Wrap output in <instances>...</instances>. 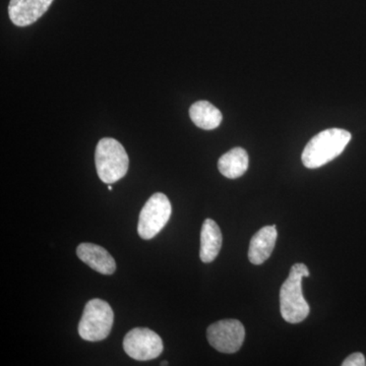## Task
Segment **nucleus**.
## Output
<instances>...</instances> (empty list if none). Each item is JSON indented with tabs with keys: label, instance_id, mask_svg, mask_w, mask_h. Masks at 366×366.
Segmentation results:
<instances>
[{
	"label": "nucleus",
	"instance_id": "obj_12",
	"mask_svg": "<svg viewBox=\"0 0 366 366\" xmlns=\"http://www.w3.org/2000/svg\"><path fill=\"white\" fill-rule=\"evenodd\" d=\"M249 155L242 148H234L219 159L218 168L224 177L236 179L249 169Z\"/></svg>",
	"mask_w": 366,
	"mask_h": 366
},
{
	"label": "nucleus",
	"instance_id": "obj_10",
	"mask_svg": "<svg viewBox=\"0 0 366 366\" xmlns=\"http://www.w3.org/2000/svg\"><path fill=\"white\" fill-rule=\"evenodd\" d=\"M276 226H266L257 231L250 240L249 259L252 264H262L271 257L276 244Z\"/></svg>",
	"mask_w": 366,
	"mask_h": 366
},
{
	"label": "nucleus",
	"instance_id": "obj_5",
	"mask_svg": "<svg viewBox=\"0 0 366 366\" xmlns=\"http://www.w3.org/2000/svg\"><path fill=\"white\" fill-rule=\"evenodd\" d=\"M172 208L168 197L162 192L153 194L139 213L137 232L141 238L150 240L160 232L169 221Z\"/></svg>",
	"mask_w": 366,
	"mask_h": 366
},
{
	"label": "nucleus",
	"instance_id": "obj_7",
	"mask_svg": "<svg viewBox=\"0 0 366 366\" xmlns=\"http://www.w3.org/2000/svg\"><path fill=\"white\" fill-rule=\"evenodd\" d=\"M160 336L147 327H136L125 335L124 349L129 357L148 361L159 357L163 351Z\"/></svg>",
	"mask_w": 366,
	"mask_h": 366
},
{
	"label": "nucleus",
	"instance_id": "obj_14",
	"mask_svg": "<svg viewBox=\"0 0 366 366\" xmlns=\"http://www.w3.org/2000/svg\"><path fill=\"white\" fill-rule=\"evenodd\" d=\"M343 366H365V357L362 353H353L342 363Z\"/></svg>",
	"mask_w": 366,
	"mask_h": 366
},
{
	"label": "nucleus",
	"instance_id": "obj_6",
	"mask_svg": "<svg viewBox=\"0 0 366 366\" xmlns=\"http://www.w3.org/2000/svg\"><path fill=\"white\" fill-rule=\"evenodd\" d=\"M207 338L219 352L235 353L242 348L244 341V327L237 320H219L208 327Z\"/></svg>",
	"mask_w": 366,
	"mask_h": 366
},
{
	"label": "nucleus",
	"instance_id": "obj_16",
	"mask_svg": "<svg viewBox=\"0 0 366 366\" xmlns=\"http://www.w3.org/2000/svg\"><path fill=\"white\" fill-rule=\"evenodd\" d=\"M108 189L112 190V184L108 185Z\"/></svg>",
	"mask_w": 366,
	"mask_h": 366
},
{
	"label": "nucleus",
	"instance_id": "obj_11",
	"mask_svg": "<svg viewBox=\"0 0 366 366\" xmlns=\"http://www.w3.org/2000/svg\"><path fill=\"white\" fill-rule=\"evenodd\" d=\"M222 242V233L218 224L212 219H206L201 232L199 257L202 262L206 264L213 262L220 252Z\"/></svg>",
	"mask_w": 366,
	"mask_h": 366
},
{
	"label": "nucleus",
	"instance_id": "obj_2",
	"mask_svg": "<svg viewBox=\"0 0 366 366\" xmlns=\"http://www.w3.org/2000/svg\"><path fill=\"white\" fill-rule=\"evenodd\" d=\"M310 277V271L305 264H293L288 278L280 290V310L282 317L290 324L303 322L310 315V305L302 293V279Z\"/></svg>",
	"mask_w": 366,
	"mask_h": 366
},
{
	"label": "nucleus",
	"instance_id": "obj_15",
	"mask_svg": "<svg viewBox=\"0 0 366 366\" xmlns=\"http://www.w3.org/2000/svg\"><path fill=\"white\" fill-rule=\"evenodd\" d=\"M161 365H168V362H166V361H163V362L161 363Z\"/></svg>",
	"mask_w": 366,
	"mask_h": 366
},
{
	"label": "nucleus",
	"instance_id": "obj_9",
	"mask_svg": "<svg viewBox=\"0 0 366 366\" xmlns=\"http://www.w3.org/2000/svg\"><path fill=\"white\" fill-rule=\"evenodd\" d=\"M76 254L81 262L98 273L112 274L117 269V262L112 255L100 245L81 243L76 249Z\"/></svg>",
	"mask_w": 366,
	"mask_h": 366
},
{
	"label": "nucleus",
	"instance_id": "obj_3",
	"mask_svg": "<svg viewBox=\"0 0 366 366\" xmlns=\"http://www.w3.org/2000/svg\"><path fill=\"white\" fill-rule=\"evenodd\" d=\"M95 163L99 178L103 182L112 184L127 175L129 159L119 142L112 137H104L96 147Z\"/></svg>",
	"mask_w": 366,
	"mask_h": 366
},
{
	"label": "nucleus",
	"instance_id": "obj_13",
	"mask_svg": "<svg viewBox=\"0 0 366 366\" xmlns=\"http://www.w3.org/2000/svg\"><path fill=\"white\" fill-rule=\"evenodd\" d=\"M189 117L194 124L204 131L215 129L222 122V113L208 101H197L189 108Z\"/></svg>",
	"mask_w": 366,
	"mask_h": 366
},
{
	"label": "nucleus",
	"instance_id": "obj_1",
	"mask_svg": "<svg viewBox=\"0 0 366 366\" xmlns=\"http://www.w3.org/2000/svg\"><path fill=\"white\" fill-rule=\"evenodd\" d=\"M351 141V134L345 129H329L312 137L303 150V165L310 169L322 167L340 156Z\"/></svg>",
	"mask_w": 366,
	"mask_h": 366
},
{
	"label": "nucleus",
	"instance_id": "obj_8",
	"mask_svg": "<svg viewBox=\"0 0 366 366\" xmlns=\"http://www.w3.org/2000/svg\"><path fill=\"white\" fill-rule=\"evenodd\" d=\"M54 0H11L9 16L14 25L26 26L36 23Z\"/></svg>",
	"mask_w": 366,
	"mask_h": 366
},
{
	"label": "nucleus",
	"instance_id": "obj_4",
	"mask_svg": "<svg viewBox=\"0 0 366 366\" xmlns=\"http://www.w3.org/2000/svg\"><path fill=\"white\" fill-rule=\"evenodd\" d=\"M114 314L109 303L99 298L92 300L84 308L79 320V334L86 341L98 342L109 336Z\"/></svg>",
	"mask_w": 366,
	"mask_h": 366
}]
</instances>
